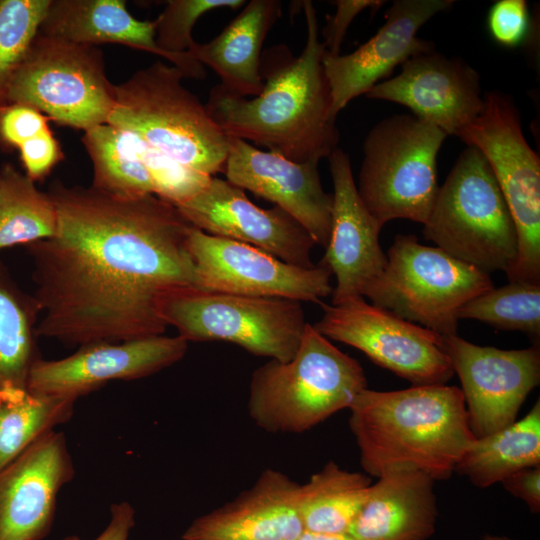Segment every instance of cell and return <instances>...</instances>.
<instances>
[{
	"mask_svg": "<svg viewBox=\"0 0 540 540\" xmlns=\"http://www.w3.org/2000/svg\"><path fill=\"white\" fill-rule=\"evenodd\" d=\"M304 531L300 484L270 468L233 500L193 520L182 540H298Z\"/></svg>",
	"mask_w": 540,
	"mask_h": 540,
	"instance_id": "cell-22",
	"label": "cell"
},
{
	"mask_svg": "<svg viewBox=\"0 0 540 540\" xmlns=\"http://www.w3.org/2000/svg\"><path fill=\"white\" fill-rule=\"evenodd\" d=\"M366 388L360 363L307 323L291 360L270 359L252 373L247 409L269 433L300 434L349 408Z\"/></svg>",
	"mask_w": 540,
	"mask_h": 540,
	"instance_id": "cell-4",
	"label": "cell"
},
{
	"mask_svg": "<svg viewBox=\"0 0 540 540\" xmlns=\"http://www.w3.org/2000/svg\"><path fill=\"white\" fill-rule=\"evenodd\" d=\"M453 0H396L386 11L385 23L355 51L323 57L332 96V113H338L354 98L371 88L409 58L435 50L434 44L417 36L419 29L436 14L446 11Z\"/></svg>",
	"mask_w": 540,
	"mask_h": 540,
	"instance_id": "cell-18",
	"label": "cell"
},
{
	"mask_svg": "<svg viewBox=\"0 0 540 540\" xmlns=\"http://www.w3.org/2000/svg\"><path fill=\"white\" fill-rule=\"evenodd\" d=\"M7 102L31 106L60 125L85 132L108 122L114 84L96 46L38 33L9 85Z\"/></svg>",
	"mask_w": 540,
	"mask_h": 540,
	"instance_id": "cell-11",
	"label": "cell"
},
{
	"mask_svg": "<svg viewBox=\"0 0 540 540\" xmlns=\"http://www.w3.org/2000/svg\"><path fill=\"white\" fill-rule=\"evenodd\" d=\"M446 137L413 114L389 116L368 132L356 187L381 227L395 219L426 223L439 190L437 155Z\"/></svg>",
	"mask_w": 540,
	"mask_h": 540,
	"instance_id": "cell-7",
	"label": "cell"
},
{
	"mask_svg": "<svg viewBox=\"0 0 540 540\" xmlns=\"http://www.w3.org/2000/svg\"><path fill=\"white\" fill-rule=\"evenodd\" d=\"M371 486L363 473L327 462L308 482L300 485V513L304 530L322 534H347Z\"/></svg>",
	"mask_w": 540,
	"mask_h": 540,
	"instance_id": "cell-27",
	"label": "cell"
},
{
	"mask_svg": "<svg viewBox=\"0 0 540 540\" xmlns=\"http://www.w3.org/2000/svg\"><path fill=\"white\" fill-rule=\"evenodd\" d=\"M244 0H169L164 10L153 20L158 46L166 53L186 63L199 79H204V66L195 60L188 49L194 39L192 29L205 13L218 8L237 9Z\"/></svg>",
	"mask_w": 540,
	"mask_h": 540,
	"instance_id": "cell-34",
	"label": "cell"
},
{
	"mask_svg": "<svg viewBox=\"0 0 540 540\" xmlns=\"http://www.w3.org/2000/svg\"><path fill=\"white\" fill-rule=\"evenodd\" d=\"M185 74L162 61L114 84L111 125L130 131L173 161L214 177L223 172L228 136L183 84Z\"/></svg>",
	"mask_w": 540,
	"mask_h": 540,
	"instance_id": "cell-5",
	"label": "cell"
},
{
	"mask_svg": "<svg viewBox=\"0 0 540 540\" xmlns=\"http://www.w3.org/2000/svg\"><path fill=\"white\" fill-rule=\"evenodd\" d=\"M51 0H0V108L39 32Z\"/></svg>",
	"mask_w": 540,
	"mask_h": 540,
	"instance_id": "cell-33",
	"label": "cell"
},
{
	"mask_svg": "<svg viewBox=\"0 0 540 540\" xmlns=\"http://www.w3.org/2000/svg\"><path fill=\"white\" fill-rule=\"evenodd\" d=\"M82 142L93 164L91 187L126 200L155 195L131 132L105 123L85 131Z\"/></svg>",
	"mask_w": 540,
	"mask_h": 540,
	"instance_id": "cell-28",
	"label": "cell"
},
{
	"mask_svg": "<svg viewBox=\"0 0 540 540\" xmlns=\"http://www.w3.org/2000/svg\"><path fill=\"white\" fill-rule=\"evenodd\" d=\"M334 192L331 230L320 261L336 276L332 305L363 297L382 273L387 256L379 244L382 227L362 202L349 155L336 148L328 157Z\"/></svg>",
	"mask_w": 540,
	"mask_h": 540,
	"instance_id": "cell-21",
	"label": "cell"
},
{
	"mask_svg": "<svg viewBox=\"0 0 540 540\" xmlns=\"http://www.w3.org/2000/svg\"><path fill=\"white\" fill-rule=\"evenodd\" d=\"M57 212L48 195L13 165L0 170V250L55 236Z\"/></svg>",
	"mask_w": 540,
	"mask_h": 540,
	"instance_id": "cell-30",
	"label": "cell"
},
{
	"mask_svg": "<svg viewBox=\"0 0 540 540\" xmlns=\"http://www.w3.org/2000/svg\"><path fill=\"white\" fill-rule=\"evenodd\" d=\"M298 540H357L350 534H322L304 531Z\"/></svg>",
	"mask_w": 540,
	"mask_h": 540,
	"instance_id": "cell-41",
	"label": "cell"
},
{
	"mask_svg": "<svg viewBox=\"0 0 540 540\" xmlns=\"http://www.w3.org/2000/svg\"><path fill=\"white\" fill-rule=\"evenodd\" d=\"M307 38L298 56L285 45L262 53V91L252 98L225 90L209 93L205 107L230 137L254 142L297 163H317L337 148L339 131L323 66L316 9L302 1Z\"/></svg>",
	"mask_w": 540,
	"mask_h": 540,
	"instance_id": "cell-2",
	"label": "cell"
},
{
	"mask_svg": "<svg viewBox=\"0 0 540 540\" xmlns=\"http://www.w3.org/2000/svg\"><path fill=\"white\" fill-rule=\"evenodd\" d=\"M166 325L187 342L224 341L249 353L287 362L297 352L306 327L301 302L184 288L159 305Z\"/></svg>",
	"mask_w": 540,
	"mask_h": 540,
	"instance_id": "cell-9",
	"label": "cell"
},
{
	"mask_svg": "<svg viewBox=\"0 0 540 540\" xmlns=\"http://www.w3.org/2000/svg\"><path fill=\"white\" fill-rule=\"evenodd\" d=\"M335 13L327 16V23L322 30L325 53L329 56L340 54L346 31L354 18L365 9L373 12L379 9L385 1L379 0H337Z\"/></svg>",
	"mask_w": 540,
	"mask_h": 540,
	"instance_id": "cell-38",
	"label": "cell"
},
{
	"mask_svg": "<svg viewBox=\"0 0 540 540\" xmlns=\"http://www.w3.org/2000/svg\"><path fill=\"white\" fill-rule=\"evenodd\" d=\"M18 149L26 175L34 182L44 179L64 157L51 130L23 143Z\"/></svg>",
	"mask_w": 540,
	"mask_h": 540,
	"instance_id": "cell-37",
	"label": "cell"
},
{
	"mask_svg": "<svg viewBox=\"0 0 540 540\" xmlns=\"http://www.w3.org/2000/svg\"><path fill=\"white\" fill-rule=\"evenodd\" d=\"M387 264L364 296L371 304L442 337L457 335L459 309L494 288L490 275L414 235H397Z\"/></svg>",
	"mask_w": 540,
	"mask_h": 540,
	"instance_id": "cell-8",
	"label": "cell"
},
{
	"mask_svg": "<svg viewBox=\"0 0 540 540\" xmlns=\"http://www.w3.org/2000/svg\"><path fill=\"white\" fill-rule=\"evenodd\" d=\"M483 540H512L506 536L486 535Z\"/></svg>",
	"mask_w": 540,
	"mask_h": 540,
	"instance_id": "cell-42",
	"label": "cell"
},
{
	"mask_svg": "<svg viewBox=\"0 0 540 540\" xmlns=\"http://www.w3.org/2000/svg\"><path fill=\"white\" fill-rule=\"evenodd\" d=\"M281 13L280 1L251 0L220 34L206 43L193 41L188 53L210 67L228 92L257 96L263 89L262 47Z\"/></svg>",
	"mask_w": 540,
	"mask_h": 540,
	"instance_id": "cell-25",
	"label": "cell"
},
{
	"mask_svg": "<svg viewBox=\"0 0 540 540\" xmlns=\"http://www.w3.org/2000/svg\"><path fill=\"white\" fill-rule=\"evenodd\" d=\"M434 482L415 470L379 477L348 534L357 540H428L438 517Z\"/></svg>",
	"mask_w": 540,
	"mask_h": 540,
	"instance_id": "cell-23",
	"label": "cell"
},
{
	"mask_svg": "<svg viewBox=\"0 0 540 540\" xmlns=\"http://www.w3.org/2000/svg\"><path fill=\"white\" fill-rule=\"evenodd\" d=\"M76 399L0 386V470L40 437L67 422Z\"/></svg>",
	"mask_w": 540,
	"mask_h": 540,
	"instance_id": "cell-29",
	"label": "cell"
},
{
	"mask_svg": "<svg viewBox=\"0 0 540 540\" xmlns=\"http://www.w3.org/2000/svg\"><path fill=\"white\" fill-rule=\"evenodd\" d=\"M443 338L462 385L473 436L481 438L514 423L526 397L540 382L539 346L503 350L478 346L457 335Z\"/></svg>",
	"mask_w": 540,
	"mask_h": 540,
	"instance_id": "cell-14",
	"label": "cell"
},
{
	"mask_svg": "<svg viewBox=\"0 0 540 540\" xmlns=\"http://www.w3.org/2000/svg\"><path fill=\"white\" fill-rule=\"evenodd\" d=\"M37 312L14 290L0 269V386L26 387L34 361L32 318Z\"/></svg>",
	"mask_w": 540,
	"mask_h": 540,
	"instance_id": "cell-31",
	"label": "cell"
},
{
	"mask_svg": "<svg viewBox=\"0 0 540 540\" xmlns=\"http://www.w3.org/2000/svg\"><path fill=\"white\" fill-rule=\"evenodd\" d=\"M187 243L201 290L319 304L333 291L332 272L321 263L312 268L295 266L257 247L194 226Z\"/></svg>",
	"mask_w": 540,
	"mask_h": 540,
	"instance_id": "cell-13",
	"label": "cell"
},
{
	"mask_svg": "<svg viewBox=\"0 0 540 540\" xmlns=\"http://www.w3.org/2000/svg\"><path fill=\"white\" fill-rule=\"evenodd\" d=\"M135 525V511L126 501L113 503L110 507V521L94 540H128ZM62 540H80L77 535L66 536Z\"/></svg>",
	"mask_w": 540,
	"mask_h": 540,
	"instance_id": "cell-40",
	"label": "cell"
},
{
	"mask_svg": "<svg viewBox=\"0 0 540 540\" xmlns=\"http://www.w3.org/2000/svg\"><path fill=\"white\" fill-rule=\"evenodd\" d=\"M459 319H475L503 330H518L540 336V284L510 282L465 303Z\"/></svg>",
	"mask_w": 540,
	"mask_h": 540,
	"instance_id": "cell-32",
	"label": "cell"
},
{
	"mask_svg": "<svg viewBox=\"0 0 540 540\" xmlns=\"http://www.w3.org/2000/svg\"><path fill=\"white\" fill-rule=\"evenodd\" d=\"M320 304L323 315L313 325L320 334L357 348L413 386L444 385L454 375L441 335L368 304L363 297Z\"/></svg>",
	"mask_w": 540,
	"mask_h": 540,
	"instance_id": "cell-12",
	"label": "cell"
},
{
	"mask_svg": "<svg viewBox=\"0 0 540 540\" xmlns=\"http://www.w3.org/2000/svg\"><path fill=\"white\" fill-rule=\"evenodd\" d=\"M488 28L493 39L505 47L521 45L530 28L529 11L524 0H499L490 8Z\"/></svg>",
	"mask_w": 540,
	"mask_h": 540,
	"instance_id": "cell-35",
	"label": "cell"
},
{
	"mask_svg": "<svg viewBox=\"0 0 540 540\" xmlns=\"http://www.w3.org/2000/svg\"><path fill=\"white\" fill-rule=\"evenodd\" d=\"M176 207L207 234L249 244L295 266H315L311 261L315 242L298 221L278 206L258 207L227 180L212 177L200 192Z\"/></svg>",
	"mask_w": 540,
	"mask_h": 540,
	"instance_id": "cell-15",
	"label": "cell"
},
{
	"mask_svg": "<svg viewBox=\"0 0 540 540\" xmlns=\"http://www.w3.org/2000/svg\"><path fill=\"white\" fill-rule=\"evenodd\" d=\"M54 237L28 245L42 312L35 333L79 347L163 335L164 297L197 288L193 225L156 195L120 199L60 182L48 192Z\"/></svg>",
	"mask_w": 540,
	"mask_h": 540,
	"instance_id": "cell-1",
	"label": "cell"
},
{
	"mask_svg": "<svg viewBox=\"0 0 540 540\" xmlns=\"http://www.w3.org/2000/svg\"><path fill=\"white\" fill-rule=\"evenodd\" d=\"M540 466V401L519 421L475 438L455 466L479 488L502 482L524 468Z\"/></svg>",
	"mask_w": 540,
	"mask_h": 540,
	"instance_id": "cell-26",
	"label": "cell"
},
{
	"mask_svg": "<svg viewBox=\"0 0 540 540\" xmlns=\"http://www.w3.org/2000/svg\"><path fill=\"white\" fill-rule=\"evenodd\" d=\"M366 97L406 106L447 136H459L482 112L479 73L460 58L433 50L409 58L401 72L371 88Z\"/></svg>",
	"mask_w": 540,
	"mask_h": 540,
	"instance_id": "cell-17",
	"label": "cell"
},
{
	"mask_svg": "<svg viewBox=\"0 0 540 540\" xmlns=\"http://www.w3.org/2000/svg\"><path fill=\"white\" fill-rule=\"evenodd\" d=\"M505 490L524 501L531 512L540 511V466L519 470L502 482Z\"/></svg>",
	"mask_w": 540,
	"mask_h": 540,
	"instance_id": "cell-39",
	"label": "cell"
},
{
	"mask_svg": "<svg viewBox=\"0 0 540 540\" xmlns=\"http://www.w3.org/2000/svg\"><path fill=\"white\" fill-rule=\"evenodd\" d=\"M187 348L188 342L179 335L88 344L63 359L37 358L26 387L35 393L77 400L111 380H133L157 373L180 361Z\"/></svg>",
	"mask_w": 540,
	"mask_h": 540,
	"instance_id": "cell-16",
	"label": "cell"
},
{
	"mask_svg": "<svg viewBox=\"0 0 540 540\" xmlns=\"http://www.w3.org/2000/svg\"><path fill=\"white\" fill-rule=\"evenodd\" d=\"M483 99L482 112L458 137L484 156L514 220L518 255L506 273L509 282L540 284V159L512 96L490 91Z\"/></svg>",
	"mask_w": 540,
	"mask_h": 540,
	"instance_id": "cell-10",
	"label": "cell"
},
{
	"mask_svg": "<svg viewBox=\"0 0 540 540\" xmlns=\"http://www.w3.org/2000/svg\"><path fill=\"white\" fill-rule=\"evenodd\" d=\"M49 118L37 109L20 103L0 108V143L19 148L23 143L50 130Z\"/></svg>",
	"mask_w": 540,
	"mask_h": 540,
	"instance_id": "cell-36",
	"label": "cell"
},
{
	"mask_svg": "<svg viewBox=\"0 0 540 540\" xmlns=\"http://www.w3.org/2000/svg\"><path fill=\"white\" fill-rule=\"evenodd\" d=\"M38 33L80 45H125L165 58L186 78L199 79L196 71L158 46L154 21L132 16L123 0H51Z\"/></svg>",
	"mask_w": 540,
	"mask_h": 540,
	"instance_id": "cell-24",
	"label": "cell"
},
{
	"mask_svg": "<svg viewBox=\"0 0 540 540\" xmlns=\"http://www.w3.org/2000/svg\"><path fill=\"white\" fill-rule=\"evenodd\" d=\"M349 427L369 475L415 470L447 480L475 439L463 393L456 386L364 389L353 401Z\"/></svg>",
	"mask_w": 540,
	"mask_h": 540,
	"instance_id": "cell-3",
	"label": "cell"
},
{
	"mask_svg": "<svg viewBox=\"0 0 540 540\" xmlns=\"http://www.w3.org/2000/svg\"><path fill=\"white\" fill-rule=\"evenodd\" d=\"M223 173L231 184L280 207L326 247L331 230L333 196L324 191L317 163H297L228 136Z\"/></svg>",
	"mask_w": 540,
	"mask_h": 540,
	"instance_id": "cell-20",
	"label": "cell"
},
{
	"mask_svg": "<svg viewBox=\"0 0 540 540\" xmlns=\"http://www.w3.org/2000/svg\"><path fill=\"white\" fill-rule=\"evenodd\" d=\"M423 235L450 256L487 274L508 273L518 255L514 220L484 156H458L424 224Z\"/></svg>",
	"mask_w": 540,
	"mask_h": 540,
	"instance_id": "cell-6",
	"label": "cell"
},
{
	"mask_svg": "<svg viewBox=\"0 0 540 540\" xmlns=\"http://www.w3.org/2000/svg\"><path fill=\"white\" fill-rule=\"evenodd\" d=\"M75 469L65 435L52 430L0 470V540H42L57 495Z\"/></svg>",
	"mask_w": 540,
	"mask_h": 540,
	"instance_id": "cell-19",
	"label": "cell"
}]
</instances>
